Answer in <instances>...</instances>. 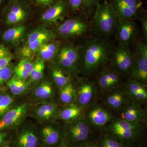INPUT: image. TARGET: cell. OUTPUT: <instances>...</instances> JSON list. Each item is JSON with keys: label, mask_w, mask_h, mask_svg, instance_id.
Returning a JSON list of instances; mask_svg holds the SVG:
<instances>
[{"label": "cell", "mask_w": 147, "mask_h": 147, "mask_svg": "<svg viewBox=\"0 0 147 147\" xmlns=\"http://www.w3.org/2000/svg\"><path fill=\"white\" fill-rule=\"evenodd\" d=\"M56 38V35L49 30L44 28L36 29L28 35L27 44L37 40L52 41Z\"/></svg>", "instance_id": "obj_25"}, {"label": "cell", "mask_w": 147, "mask_h": 147, "mask_svg": "<svg viewBox=\"0 0 147 147\" xmlns=\"http://www.w3.org/2000/svg\"><path fill=\"white\" fill-rule=\"evenodd\" d=\"M28 12L19 0H10L5 10V22L7 25L17 24L26 18Z\"/></svg>", "instance_id": "obj_13"}, {"label": "cell", "mask_w": 147, "mask_h": 147, "mask_svg": "<svg viewBox=\"0 0 147 147\" xmlns=\"http://www.w3.org/2000/svg\"><path fill=\"white\" fill-rule=\"evenodd\" d=\"M54 89L53 85L48 82H42L36 87L34 91L36 97L40 99H47L54 95Z\"/></svg>", "instance_id": "obj_30"}, {"label": "cell", "mask_w": 147, "mask_h": 147, "mask_svg": "<svg viewBox=\"0 0 147 147\" xmlns=\"http://www.w3.org/2000/svg\"><path fill=\"white\" fill-rule=\"evenodd\" d=\"M61 43L57 40H52L45 42L38 50L40 59L48 61L55 58Z\"/></svg>", "instance_id": "obj_21"}, {"label": "cell", "mask_w": 147, "mask_h": 147, "mask_svg": "<svg viewBox=\"0 0 147 147\" xmlns=\"http://www.w3.org/2000/svg\"><path fill=\"white\" fill-rule=\"evenodd\" d=\"M28 107L26 104L10 109L0 121V130L13 126L21 120L26 115Z\"/></svg>", "instance_id": "obj_16"}, {"label": "cell", "mask_w": 147, "mask_h": 147, "mask_svg": "<svg viewBox=\"0 0 147 147\" xmlns=\"http://www.w3.org/2000/svg\"><path fill=\"white\" fill-rule=\"evenodd\" d=\"M12 59L11 55L0 59V70L8 66Z\"/></svg>", "instance_id": "obj_40"}, {"label": "cell", "mask_w": 147, "mask_h": 147, "mask_svg": "<svg viewBox=\"0 0 147 147\" xmlns=\"http://www.w3.org/2000/svg\"><path fill=\"white\" fill-rule=\"evenodd\" d=\"M26 30V27L23 26L10 28L4 33L2 36L3 40L11 44L17 43L24 36Z\"/></svg>", "instance_id": "obj_22"}, {"label": "cell", "mask_w": 147, "mask_h": 147, "mask_svg": "<svg viewBox=\"0 0 147 147\" xmlns=\"http://www.w3.org/2000/svg\"><path fill=\"white\" fill-rule=\"evenodd\" d=\"M114 34L119 44L129 45L136 40L139 29L134 20L119 21Z\"/></svg>", "instance_id": "obj_10"}, {"label": "cell", "mask_w": 147, "mask_h": 147, "mask_svg": "<svg viewBox=\"0 0 147 147\" xmlns=\"http://www.w3.org/2000/svg\"><path fill=\"white\" fill-rule=\"evenodd\" d=\"M19 147H36L38 144V139L32 131H26L22 132L18 140Z\"/></svg>", "instance_id": "obj_28"}, {"label": "cell", "mask_w": 147, "mask_h": 147, "mask_svg": "<svg viewBox=\"0 0 147 147\" xmlns=\"http://www.w3.org/2000/svg\"><path fill=\"white\" fill-rule=\"evenodd\" d=\"M58 112L57 105L52 103L39 104L36 108L35 113L37 117L42 120H49L52 119Z\"/></svg>", "instance_id": "obj_23"}, {"label": "cell", "mask_w": 147, "mask_h": 147, "mask_svg": "<svg viewBox=\"0 0 147 147\" xmlns=\"http://www.w3.org/2000/svg\"><path fill=\"white\" fill-rule=\"evenodd\" d=\"M8 48L3 45H0V59L10 55Z\"/></svg>", "instance_id": "obj_41"}, {"label": "cell", "mask_w": 147, "mask_h": 147, "mask_svg": "<svg viewBox=\"0 0 147 147\" xmlns=\"http://www.w3.org/2000/svg\"><path fill=\"white\" fill-rule=\"evenodd\" d=\"M76 147H100V146L96 143L88 142Z\"/></svg>", "instance_id": "obj_42"}, {"label": "cell", "mask_w": 147, "mask_h": 147, "mask_svg": "<svg viewBox=\"0 0 147 147\" xmlns=\"http://www.w3.org/2000/svg\"><path fill=\"white\" fill-rule=\"evenodd\" d=\"M5 137L6 134H4V133H0V145L2 143Z\"/></svg>", "instance_id": "obj_43"}, {"label": "cell", "mask_w": 147, "mask_h": 147, "mask_svg": "<svg viewBox=\"0 0 147 147\" xmlns=\"http://www.w3.org/2000/svg\"><path fill=\"white\" fill-rule=\"evenodd\" d=\"M92 27V23L84 15L79 16L63 20L58 25L56 33L64 39H74L84 37Z\"/></svg>", "instance_id": "obj_5"}, {"label": "cell", "mask_w": 147, "mask_h": 147, "mask_svg": "<svg viewBox=\"0 0 147 147\" xmlns=\"http://www.w3.org/2000/svg\"><path fill=\"white\" fill-rule=\"evenodd\" d=\"M45 68L44 60L40 58L36 59L33 63V68L30 76L32 81L35 82L42 79L44 75Z\"/></svg>", "instance_id": "obj_32"}, {"label": "cell", "mask_w": 147, "mask_h": 147, "mask_svg": "<svg viewBox=\"0 0 147 147\" xmlns=\"http://www.w3.org/2000/svg\"><path fill=\"white\" fill-rule=\"evenodd\" d=\"M121 119L133 123L142 124L146 113L139 103L132 100L128 102L121 110Z\"/></svg>", "instance_id": "obj_14"}, {"label": "cell", "mask_w": 147, "mask_h": 147, "mask_svg": "<svg viewBox=\"0 0 147 147\" xmlns=\"http://www.w3.org/2000/svg\"><path fill=\"white\" fill-rule=\"evenodd\" d=\"M42 135L44 142L49 146L57 144L61 139L60 131L51 125H47L42 129Z\"/></svg>", "instance_id": "obj_27"}, {"label": "cell", "mask_w": 147, "mask_h": 147, "mask_svg": "<svg viewBox=\"0 0 147 147\" xmlns=\"http://www.w3.org/2000/svg\"><path fill=\"white\" fill-rule=\"evenodd\" d=\"M3 147H9V146H4Z\"/></svg>", "instance_id": "obj_47"}, {"label": "cell", "mask_w": 147, "mask_h": 147, "mask_svg": "<svg viewBox=\"0 0 147 147\" xmlns=\"http://www.w3.org/2000/svg\"><path fill=\"white\" fill-rule=\"evenodd\" d=\"M61 144H62L63 147H69L68 145H67V143L66 142L65 140V139H63L62 140Z\"/></svg>", "instance_id": "obj_44"}, {"label": "cell", "mask_w": 147, "mask_h": 147, "mask_svg": "<svg viewBox=\"0 0 147 147\" xmlns=\"http://www.w3.org/2000/svg\"><path fill=\"white\" fill-rule=\"evenodd\" d=\"M60 89V99L63 103L68 105L75 101L76 89L71 82Z\"/></svg>", "instance_id": "obj_29"}, {"label": "cell", "mask_w": 147, "mask_h": 147, "mask_svg": "<svg viewBox=\"0 0 147 147\" xmlns=\"http://www.w3.org/2000/svg\"><path fill=\"white\" fill-rule=\"evenodd\" d=\"M54 59L56 63L70 76H76L80 72L79 45L61 44Z\"/></svg>", "instance_id": "obj_4"}, {"label": "cell", "mask_w": 147, "mask_h": 147, "mask_svg": "<svg viewBox=\"0 0 147 147\" xmlns=\"http://www.w3.org/2000/svg\"><path fill=\"white\" fill-rule=\"evenodd\" d=\"M13 74L12 68L9 66L0 70V84H4L7 82L11 77Z\"/></svg>", "instance_id": "obj_35"}, {"label": "cell", "mask_w": 147, "mask_h": 147, "mask_svg": "<svg viewBox=\"0 0 147 147\" xmlns=\"http://www.w3.org/2000/svg\"><path fill=\"white\" fill-rule=\"evenodd\" d=\"M100 0H84L82 7L86 10H90L100 3Z\"/></svg>", "instance_id": "obj_38"}, {"label": "cell", "mask_w": 147, "mask_h": 147, "mask_svg": "<svg viewBox=\"0 0 147 147\" xmlns=\"http://www.w3.org/2000/svg\"><path fill=\"white\" fill-rule=\"evenodd\" d=\"M51 73L53 81L60 88L71 83L70 75L66 73L56 63L51 68Z\"/></svg>", "instance_id": "obj_24"}, {"label": "cell", "mask_w": 147, "mask_h": 147, "mask_svg": "<svg viewBox=\"0 0 147 147\" xmlns=\"http://www.w3.org/2000/svg\"><path fill=\"white\" fill-rule=\"evenodd\" d=\"M13 102V98L10 96L0 95V117H2L11 109Z\"/></svg>", "instance_id": "obj_33"}, {"label": "cell", "mask_w": 147, "mask_h": 147, "mask_svg": "<svg viewBox=\"0 0 147 147\" xmlns=\"http://www.w3.org/2000/svg\"><path fill=\"white\" fill-rule=\"evenodd\" d=\"M79 48L80 72L88 76L110 62L114 47L109 38L96 34L85 40Z\"/></svg>", "instance_id": "obj_1"}, {"label": "cell", "mask_w": 147, "mask_h": 147, "mask_svg": "<svg viewBox=\"0 0 147 147\" xmlns=\"http://www.w3.org/2000/svg\"><path fill=\"white\" fill-rule=\"evenodd\" d=\"M104 1H108V0H104Z\"/></svg>", "instance_id": "obj_48"}, {"label": "cell", "mask_w": 147, "mask_h": 147, "mask_svg": "<svg viewBox=\"0 0 147 147\" xmlns=\"http://www.w3.org/2000/svg\"><path fill=\"white\" fill-rule=\"evenodd\" d=\"M88 118L92 126L101 127L105 126L113 120L112 113L100 106H95L88 113Z\"/></svg>", "instance_id": "obj_15"}, {"label": "cell", "mask_w": 147, "mask_h": 147, "mask_svg": "<svg viewBox=\"0 0 147 147\" xmlns=\"http://www.w3.org/2000/svg\"><path fill=\"white\" fill-rule=\"evenodd\" d=\"M41 16V21L49 24H59L63 21L69 7L65 0H58L47 7Z\"/></svg>", "instance_id": "obj_11"}, {"label": "cell", "mask_w": 147, "mask_h": 147, "mask_svg": "<svg viewBox=\"0 0 147 147\" xmlns=\"http://www.w3.org/2000/svg\"><path fill=\"white\" fill-rule=\"evenodd\" d=\"M58 0H35L36 5L40 7H47Z\"/></svg>", "instance_id": "obj_39"}, {"label": "cell", "mask_w": 147, "mask_h": 147, "mask_svg": "<svg viewBox=\"0 0 147 147\" xmlns=\"http://www.w3.org/2000/svg\"><path fill=\"white\" fill-rule=\"evenodd\" d=\"M146 85L129 79L125 84V90L128 97L139 103L144 102L147 99Z\"/></svg>", "instance_id": "obj_17"}, {"label": "cell", "mask_w": 147, "mask_h": 147, "mask_svg": "<svg viewBox=\"0 0 147 147\" xmlns=\"http://www.w3.org/2000/svg\"><path fill=\"white\" fill-rule=\"evenodd\" d=\"M84 108L74 103L64 107L59 113L60 118L67 123L84 118Z\"/></svg>", "instance_id": "obj_19"}, {"label": "cell", "mask_w": 147, "mask_h": 147, "mask_svg": "<svg viewBox=\"0 0 147 147\" xmlns=\"http://www.w3.org/2000/svg\"><path fill=\"white\" fill-rule=\"evenodd\" d=\"M122 76L111 67L105 69L99 75L97 85L102 90H110L119 84Z\"/></svg>", "instance_id": "obj_18"}, {"label": "cell", "mask_w": 147, "mask_h": 147, "mask_svg": "<svg viewBox=\"0 0 147 147\" xmlns=\"http://www.w3.org/2000/svg\"><path fill=\"white\" fill-rule=\"evenodd\" d=\"M100 147H125L121 143L116 139L105 137L101 141Z\"/></svg>", "instance_id": "obj_34"}, {"label": "cell", "mask_w": 147, "mask_h": 147, "mask_svg": "<svg viewBox=\"0 0 147 147\" xmlns=\"http://www.w3.org/2000/svg\"><path fill=\"white\" fill-rule=\"evenodd\" d=\"M134 54L133 67L129 77L141 84L147 83V44L140 42L136 45Z\"/></svg>", "instance_id": "obj_7"}, {"label": "cell", "mask_w": 147, "mask_h": 147, "mask_svg": "<svg viewBox=\"0 0 147 147\" xmlns=\"http://www.w3.org/2000/svg\"><path fill=\"white\" fill-rule=\"evenodd\" d=\"M67 124L64 136L68 142L76 147L89 142L90 129L88 122L84 118Z\"/></svg>", "instance_id": "obj_8"}, {"label": "cell", "mask_w": 147, "mask_h": 147, "mask_svg": "<svg viewBox=\"0 0 147 147\" xmlns=\"http://www.w3.org/2000/svg\"><path fill=\"white\" fill-rule=\"evenodd\" d=\"M60 147H63V146L61 144V146H60Z\"/></svg>", "instance_id": "obj_46"}, {"label": "cell", "mask_w": 147, "mask_h": 147, "mask_svg": "<svg viewBox=\"0 0 147 147\" xmlns=\"http://www.w3.org/2000/svg\"><path fill=\"white\" fill-rule=\"evenodd\" d=\"M125 90H116L111 92L105 98V102L113 110H121L128 101Z\"/></svg>", "instance_id": "obj_20"}, {"label": "cell", "mask_w": 147, "mask_h": 147, "mask_svg": "<svg viewBox=\"0 0 147 147\" xmlns=\"http://www.w3.org/2000/svg\"><path fill=\"white\" fill-rule=\"evenodd\" d=\"M118 21L117 16L110 2L104 1L98 4L92 22L96 34L109 38L114 34Z\"/></svg>", "instance_id": "obj_2"}, {"label": "cell", "mask_w": 147, "mask_h": 147, "mask_svg": "<svg viewBox=\"0 0 147 147\" xmlns=\"http://www.w3.org/2000/svg\"><path fill=\"white\" fill-rule=\"evenodd\" d=\"M78 87L76 89L75 103L85 108L89 105L93 99L95 93V85L91 81L85 78H79Z\"/></svg>", "instance_id": "obj_12"}, {"label": "cell", "mask_w": 147, "mask_h": 147, "mask_svg": "<svg viewBox=\"0 0 147 147\" xmlns=\"http://www.w3.org/2000/svg\"><path fill=\"white\" fill-rule=\"evenodd\" d=\"M3 0H0V5H1V3L2 1Z\"/></svg>", "instance_id": "obj_45"}, {"label": "cell", "mask_w": 147, "mask_h": 147, "mask_svg": "<svg viewBox=\"0 0 147 147\" xmlns=\"http://www.w3.org/2000/svg\"><path fill=\"white\" fill-rule=\"evenodd\" d=\"M84 0H67V3L69 9L73 12H76L82 8Z\"/></svg>", "instance_id": "obj_36"}, {"label": "cell", "mask_w": 147, "mask_h": 147, "mask_svg": "<svg viewBox=\"0 0 147 147\" xmlns=\"http://www.w3.org/2000/svg\"><path fill=\"white\" fill-rule=\"evenodd\" d=\"M119 21L134 20L139 17L142 5L141 0H110Z\"/></svg>", "instance_id": "obj_9"}, {"label": "cell", "mask_w": 147, "mask_h": 147, "mask_svg": "<svg viewBox=\"0 0 147 147\" xmlns=\"http://www.w3.org/2000/svg\"><path fill=\"white\" fill-rule=\"evenodd\" d=\"M134 61V54L130 46L118 43L114 48L110 61L111 68L122 76L129 77Z\"/></svg>", "instance_id": "obj_6"}, {"label": "cell", "mask_w": 147, "mask_h": 147, "mask_svg": "<svg viewBox=\"0 0 147 147\" xmlns=\"http://www.w3.org/2000/svg\"><path fill=\"white\" fill-rule=\"evenodd\" d=\"M140 22H141V27L142 33H143V38L144 40L146 42L147 41V16L146 13H145L142 14L140 16Z\"/></svg>", "instance_id": "obj_37"}, {"label": "cell", "mask_w": 147, "mask_h": 147, "mask_svg": "<svg viewBox=\"0 0 147 147\" xmlns=\"http://www.w3.org/2000/svg\"><path fill=\"white\" fill-rule=\"evenodd\" d=\"M108 124L109 132L124 147L125 145L129 146L136 142L142 133V124L133 123L121 118L113 120Z\"/></svg>", "instance_id": "obj_3"}, {"label": "cell", "mask_w": 147, "mask_h": 147, "mask_svg": "<svg viewBox=\"0 0 147 147\" xmlns=\"http://www.w3.org/2000/svg\"><path fill=\"white\" fill-rule=\"evenodd\" d=\"M33 68V63L28 59H23L15 67L14 72L17 78L25 80L30 77Z\"/></svg>", "instance_id": "obj_26"}, {"label": "cell", "mask_w": 147, "mask_h": 147, "mask_svg": "<svg viewBox=\"0 0 147 147\" xmlns=\"http://www.w3.org/2000/svg\"><path fill=\"white\" fill-rule=\"evenodd\" d=\"M7 85L11 92L14 95L21 94L26 89V85L24 81L13 76L7 82Z\"/></svg>", "instance_id": "obj_31"}]
</instances>
